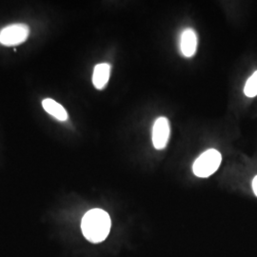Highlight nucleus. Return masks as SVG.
Returning a JSON list of instances; mask_svg holds the SVG:
<instances>
[{"label": "nucleus", "mask_w": 257, "mask_h": 257, "mask_svg": "<svg viewBox=\"0 0 257 257\" xmlns=\"http://www.w3.org/2000/svg\"><path fill=\"white\" fill-rule=\"evenodd\" d=\"M42 106L49 114H51L59 121H65L68 118V113L64 107L52 98L44 99L42 101Z\"/></svg>", "instance_id": "0eeeda50"}, {"label": "nucleus", "mask_w": 257, "mask_h": 257, "mask_svg": "<svg viewBox=\"0 0 257 257\" xmlns=\"http://www.w3.org/2000/svg\"><path fill=\"white\" fill-rule=\"evenodd\" d=\"M110 67L107 63L97 64L94 67L92 74V83L98 90H102L109 81Z\"/></svg>", "instance_id": "423d86ee"}, {"label": "nucleus", "mask_w": 257, "mask_h": 257, "mask_svg": "<svg viewBox=\"0 0 257 257\" xmlns=\"http://www.w3.org/2000/svg\"><path fill=\"white\" fill-rule=\"evenodd\" d=\"M197 48V37L193 29H186L181 35L180 49L182 55L186 57H192Z\"/></svg>", "instance_id": "39448f33"}, {"label": "nucleus", "mask_w": 257, "mask_h": 257, "mask_svg": "<svg viewBox=\"0 0 257 257\" xmlns=\"http://www.w3.org/2000/svg\"><path fill=\"white\" fill-rule=\"evenodd\" d=\"M170 122L166 117H159L156 120L153 127V145L156 150H162L167 146L170 138Z\"/></svg>", "instance_id": "20e7f679"}, {"label": "nucleus", "mask_w": 257, "mask_h": 257, "mask_svg": "<svg viewBox=\"0 0 257 257\" xmlns=\"http://www.w3.org/2000/svg\"><path fill=\"white\" fill-rule=\"evenodd\" d=\"M252 190H253L254 194L257 196V175L252 180Z\"/></svg>", "instance_id": "1a4fd4ad"}, {"label": "nucleus", "mask_w": 257, "mask_h": 257, "mask_svg": "<svg viewBox=\"0 0 257 257\" xmlns=\"http://www.w3.org/2000/svg\"><path fill=\"white\" fill-rule=\"evenodd\" d=\"M30 34L26 24H13L3 28L0 32V43L5 46H17L23 43Z\"/></svg>", "instance_id": "7ed1b4c3"}, {"label": "nucleus", "mask_w": 257, "mask_h": 257, "mask_svg": "<svg viewBox=\"0 0 257 257\" xmlns=\"http://www.w3.org/2000/svg\"><path fill=\"white\" fill-rule=\"evenodd\" d=\"M221 161L220 153L214 149H210L195 160L193 166V174L201 178L209 177L218 170Z\"/></svg>", "instance_id": "f03ea898"}, {"label": "nucleus", "mask_w": 257, "mask_h": 257, "mask_svg": "<svg viewBox=\"0 0 257 257\" xmlns=\"http://www.w3.org/2000/svg\"><path fill=\"white\" fill-rule=\"evenodd\" d=\"M244 93L248 97H255L257 95V71L248 78L244 88Z\"/></svg>", "instance_id": "6e6552de"}, {"label": "nucleus", "mask_w": 257, "mask_h": 257, "mask_svg": "<svg viewBox=\"0 0 257 257\" xmlns=\"http://www.w3.org/2000/svg\"><path fill=\"white\" fill-rule=\"evenodd\" d=\"M110 215L100 209H93L85 213L81 222L83 235L92 243H100L110 233Z\"/></svg>", "instance_id": "f257e3e1"}]
</instances>
